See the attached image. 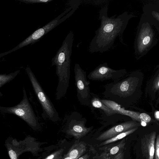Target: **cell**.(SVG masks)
Masks as SVG:
<instances>
[{
  "mask_svg": "<svg viewBox=\"0 0 159 159\" xmlns=\"http://www.w3.org/2000/svg\"><path fill=\"white\" fill-rule=\"evenodd\" d=\"M148 23L143 24L137 34L135 44V50L140 53L149 49L154 41V35L152 30Z\"/></svg>",
  "mask_w": 159,
  "mask_h": 159,
  "instance_id": "cell-10",
  "label": "cell"
},
{
  "mask_svg": "<svg viewBox=\"0 0 159 159\" xmlns=\"http://www.w3.org/2000/svg\"><path fill=\"white\" fill-rule=\"evenodd\" d=\"M9 154L11 159H16V154L13 150H10L9 152Z\"/></svg>",
  "mask_w": 159,
  "mask_h": 159,
  "instance_id": "cell-24",
  "label": "cell"
},
{
  "mask_svg": "<svg viewBox=\"0 0 159 159\" xmlns=\"http://www.w3.org/2000/svg\"><path fill=\"white\" fill-rule=\"evenodd\" d=\"M26 3H48L52 0H17Z\"/></svg>",
  "mask_w": 159,
  "mask_h": 159,
  "instance_id": "cell-19",
  "label": "cell"
},
{
  "mask_svg": "<svg viewBox=\"0 0 159 159\" xmlns=\"http://www.w3.org/2000/svg\"><path fill=\"white\" fill-rule=\"evenodd\" d=\"M140 126L135 120L125 122L116 125L101 134L96 139L99 141L106 140L124 132Z\"/></svg>",
  "mask_w": 159,
  "mask_h": 159,
  "instance_id": "cell-11",
  "label": "cell"
},
{
  "mask_svg": "<svg viewBox=\"0 0 159 159\" xmlns=\"http://www.w3.org/2000/svg\"><path fill=\"white\" fill-rule=\"evenodd\" d=\"M25 70L34 92L42 107L43 110L42 116L43 118L50 120L53 122L58 121L60 118L57 112L31 69L27 67Z\"/></svg>",
  "mask_w": 159,
  "mask_h": 159,
  "instance_id": "cell-5",
  "label": "cell"
},
{
  "mask_svg": "<svg viewBox=\"0 0 159 159\" xmlns=\"http://www.w3.org/2000/svg\"><path fill=\"white\" fill-rule=\"evenodd\" d=\"M23 97L17 105L11 107H0L2 113L14 114L25 121L32 126L36 127L39 124L38 118L29 102L25 88L23 89Z\"/></svg>",
  "mask_w": 159,
  "mask_h": 159,
  "instance_id": "cell-6",
  "label": "cell"
},
{
  "mask_svg": "<svg viewBox=\"0 0 159 159\" xmlns=\"http://www.w3.org/2000/svg\"><path fill=\"white\" fill-rule=\"evenodd\" d=\"M73 40L74 34L70 31L52 60V66H56V73L58 79L56 93L57 100L60 99L65 95L69 86L70 57Z\"/></svg>",
  "mask_w": 159,
  "mask_h": 159,
  "instance_id": "cell-2",
  "label": "cell"
},
{
  "mask_svg": "<svg viewBox=\"0 0 159 159\" xmlns=\"http://www.w3.org/2000/svg\"><path fill=\"white\" fill-rule=\"evenodd\" d=\"M155 116L157 119H159V111H156L155 113Z\"/></svg>",
  "mask_w": 159,
  "mask_h": 159,
  "instance_id": "cell-26",
  "label": "cell"
},
{
  "mask_svg": "<svg viewBox=\"0 0 159 159\" xmlns=\"http://www.w3.org/2000/svg\"><path fill=\"white\" fill-rule=\"evenodd\" d=\"M124 152L122 151L117 154L111 159H124Z\"/></svg>",
  "mask_w": 159,
  "mask_h": 159,
  "instance_id": "cell-23",
  "label": "cell"
},
{
  "mask_svg": "<svg viewBox=\"0 0 159 159\" xmlns=\"http://www.w3.org/2000/svg\"><path fill=\"white\" fill-rule=\"evenodd\" d=\"M138 129V127H137L126 131L121 133L113 137L105 140L104 141L100 144L99 146H102L109 144L112 143L117 141L119 140L123 139L124 137L134 132Z\"/></svg>",
  "mask_w": 159,
  "mask_h": 159,
  "instance_id": "cell-17",
  "label": "cell"
},
{
  "mask_svg": "<svg viewBox=\"0 0 159 159\" xmlns=\"http://www.w3.org/2000/svg\"><path fill=\"white\" fill-rule=\"evenodd\" d=\"M90 107L91 108L93 107L101 109L107 116H110L116 114L114 111L101 101V99L98 95L92 93Z\"/></svg>",
  "mask_w": 159,
  "mask_h": 159,
  "instance_id": "cell-15",
  "label": "cell"
},
{
  "mask_svg": "<svg viewBox=\"0 0 159 159\" xmlns=\"http://www.w3.org/2000/svg\"><path fill=\"white\" fill-rule=\"evenodd\" d=\"M141 125L143 126H145L146 125V123L144 121H141Z\"/></svg>",
  "mask_w": 159,
  "mask_h": 159,
  "instance_id": "cell-28",
  "label": "cell"
},
{
  "mask_svg": "<svg viewBox=\"0 0 159 159\" xmlns=\"http://www.w3.org/2000/svg\"><path fill=\"white\" fill-rule=\"evenodd\" d=\"M69 132L77 139H80L90 132L93 126H85L86 119L79 112H73L66 118Z\"/></svg>",
  "mask_w": 159,
  "mask_h": 159,
  "instance_id": "cell-8",
  "label": "cell"
},
{
  "mask_svg": "<svg viewBox=\"0 0 159 159\" xmlns=\"http://www.w3.org/2000/svg\"><path fill=\"white\" fill-rule=\"evenodd\" d=\"M101 101L110 108L114 111L116 114H120L129 116L134 120L140 121L139 114L137 112L126 110L117 103L106 99H101Z\"/></svg>",
  "mask_w": 159,
  "mask_h": 159,
  "instance_id": "cell-13",
  "label": "cell"
},
{
  "mask_svg": "<svg viewBox=\"0 0 159 159\" xmlns=\"http://www.w3.org/2000/svg\"><path fill=\"white\" fill-rule=\"evenodd\" d=\"M153 88L155 90L159 89V75L154 80L153 83Z\"/></svg>",
  "mask_w": 159,
  "mask_h": 159,
  "instance_id": "cell-22",
  "label": "cell"
},
{
  "mask_svg": "<svg viewBox=\"0 0 159 159\" xmlns=\"http://www.w3.org/2000/svg\"><path fill=\"white\" fill-rule=\"evenodd\" d=\"M156 136V132H153L145 136L142 140V151L146 159H154Z\"/></svg>",
  "mask_w": 159,
  "mask_h": 159,
  "instance_id": "cell-12",
  "label": "cell"
},
{
  "mask_svg": "<svg viewBox=\"0 0 159 159\" xmlns=\"http://www.w3.org/2000/svg\"><path fill=\"white\" fill-rule=\"evenodd\" d=\"M126 73L124 69L116 70L109 67L107 63L101 64L88 75L89 79L95 81H103L111 80H117L124 76Z\"/></svg>",
  "mask_w": 159,
  "mask_h": 159,
  "instance_id": "cell-9",
  "label": "cell"
},
{
  "mask_svg": "<svg viewBox=\"0 0 159 159\" xmlns=\"http://www.w3.org/2000/svg\"><path fill=\"white\" fill-rule=\"evenodd\" d=\"M139 118L141 121H144L146 123L149 122L151 120L150 116L145 113H141L139 115Z\"/></svg>",
  "mask_w": 159,
  "mask_h": 159,
  "instance_id": "cell-21",
  "label": "cell"
},
{
  "mask_svg": "<svg viewBox=\"0 0 159 159\" xmlns=\"http://www.w3.org/2000/svg\"><path fill=\"white\" fill-rule=\"evenodd\" d=\"M78 159H90V158L88 154H86L80 157Z\"/></svg>",
  "mask_w": 159,
  "mask_h": 159,
  "instance_id": "cell-25",
  "label": "cell"
},
{
  "mask_svg": "<svg viewBox=\"0 0 159 159\" xmlns=\"http://www.w3.org/2000/svg\"><path fill=\"white\" fill-rule=\"evenodd\" d=\"M64 159H72L69 157H67L65 158Z\"/></svg>",
  "mask_w": 159,
  "mask_h": 159,
  "instance_id": "cell-29",
  "label": "cell"
},
{
  "mask_svg": "<svg viewBox=\"0 0 159 159\" xmlns=\"http://www.w3.org/2000/svg\"><path fill=\"white\" fill-rule=\"evenodd\" d=\"M54 157V156L53 154H51L49 156H48V157H47L46 159H53Z\"/></svg>",
  "mask_w": 159,
  "mask_h": 159,
  "instance_id": "cell-27",
  "label": "cell"
},
{
  "mask_svg": "<svg viewBox=\"0 0 159 159\" xmlns=\"http://www.w3.org/2000/svg\"><path fill=\"white\" fill-rule=\"evenodd\" d=\"M69 4L70 7L61 14L45 25L36 30L11 50L1 53L0 57L30 44L32 45L34 43L39 40L49 31L64 21L74 13L79 6V5L77 3L74 5V2L72 1H70Z\"/></svg>",
  "mask_w": 159,
  "mask_h": 159,
  "instance_id": "cell-4",
  "label": "cell"
},
{
  "mask_svg": "<svg viewBox=\"0 0 159 159\" xmlns=\"http://www.w3.org/2000/svg\"><path fill=\"white\" fill-rule=\"evenodd\" d=\"M86 144L82 142H77L74 144L69 153L72 159H78L86 150Z\"/></svg>",
  "mask_w": 159,
  "mask_h": 159,
  "instance_id": "cell-16",
  "label": "cell"
},
{
  "mask_svg": "<svg viewBox=\"0 0 159 159\" xmlns=\"http://www.w3.org/2000/svg\"><path fill=\"white\" fill-rule=\"evenodd\" d=\"M124 139L117 145L108 148L98 157L97 159H111L120 152L123 151L125 145Z\"/></svg>",
  "mask_w": 159,
  "mask_h": 159,
  "instance_id": "cell-14",
  "label": "cell"
},
{
  "mask_svg": "<svg viewBox=\"0 0 159 159\" xmlns=\"http://www.w3.org/2000/svg\"><path fill=\"white\" fill-rule=\"evenodd\" d=\"M74 71L75 85L78 101L83 106H90L91 99V93L89 87L90 82L87 80L86 72L77 63L75 64Z\"/></svg>",
  "mask_w": 159,
  "mask_h": 159,
  "instance_id": "cell-7",
  "label": "cell"
},
{
  "mask_svg": "<svg viewBox=\"0 0 159 159\" xmlns=\"http://www.w3.org/2000/svg\"><path fill=\"white\" fill-rule=\"evenodd\" d=\"M20 72V70H17L8 74L0 75V88H1L6 83L9 82L14 79Z\"/></svg>",
  "mask_w": 159,
  "mask_h": 159,
  "instance_id": "cell-18",
  "label": "cell"
},
{
  "mask_svg": "<svg viewBox=\"0 0 159 159\" xmlns=\"http://www.w3.org/2000/svg\"><path fill=\"white\" fill-rule=\"evenodd\" d=\"M138 82V79L132 75L122 77L106 84L104 86V91L102 94L106 99L125 107L135 92Z\"/></svg>",
  "mask_w": 159,
  "mask_h": 159,
  "instance_id": "cell-3",
  "label": "cell"
},
{
  "mask_svg": "<svg viewBox=\"0 0 159 159\" xmlns=\"http://www.w3.org/2000/svg\"></svg>",
  "mask_w": 159,
  "mask_h": 159,
  "instance_id": "cell-30",
  "label": "cell"
},
{
  "mask_svg": "<svg viewBox=\"0 0 159 159\" xmlns=\"http://www.w3.org/2000/svg\"><path fill=\"white\" fill-rule=\"evenodd\" d=\"M154 159H159V134L157 136L155 143Z\"/></svg>",
  "mask_w": 159,
  "mask_h": 159,
  "instance_id": "cell-20",
  "label": "cell"
},
{
  "mask_svg": "<svg viewBox=\"0 0 159 159\" xmlns=\"http://www.w3.org/2000/svg\"><path fill=\"white\" fill-rule=\"evenodd\" d=\"M108 10L107 6H105L99 11L98 19L101 24L89 44V50L91 53H103L108 51L118 36L123 43V33L131 15L125 12L117 17L115 15L109 17Z\"/></svg>",
  "mask_w": 159,
  "mask_h": 159,
  "instance_id": "cell-1",
  "label": "cell"
}]
</instances>
